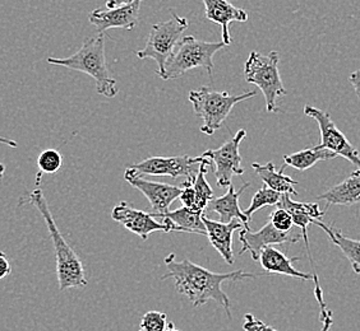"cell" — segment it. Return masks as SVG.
Masks as SVG:
<instances>
[{"instance_id":"cell-13","label":"cell","mask_w":360,"mask_h":331,"mask_svg":"<svg viewBox=\"0 0 360 331\" xmlns=\"http://www.w3.org/2000/svg\"><path fill=\"white\" fill-rule=\"evenodd\" d=\"M111 218L120 224H123L128 231L141 237L143 241L153 232H167L164 223H160L153 217V214L146 213L122 201L115 205L111 212Z\"/></svg>"},{"instance_id":"cell-8","label":"cell","mask_w":360,"mask_h":331,"mask_svg":"<svg viewBox=\"0 0 360 331\" xmlns=\"http://www.w3.org/2000/svg\"><path fill=\"white\" fill-rule=\"evenodd\" d=\"M245 137L247 131L240 129L217 149H208L202 154L203 158L208 159L211 165H214V173L219 187H230L233 184V176H242L244 173L239 149Z\"/></svg>"},{"instance_id":"cell-33","label":"cell","mask_w":360,"mask_h":331,"mask_svg":"<svg viewBox=\"0 0 360 331\" xmlns=\"http://www.w3.org/2000/svg\"><path fill=\"white\" fill-rule=\"evenodd\" d=\"M349 81L353 84L355 93H356L360 98V69L353 72V73L350 74V76H349Z\"/></svg>"},{"instance_id":"cell-18","label":"cell","mask_w":360,"mask_h":331,"mask_svg":"<svg viewBox=\"0 0 360 331\" xmlns=\"http://www.w3.org/2000/svg\"><path fill=\"white\" fill-rule=\"evenodd\" d=\"M203 214L195 213L193 210L183 207L175 210H169L165 214L153 213V218H162L164 224L167 227V232H188L207 236L206 226L203 223Z\"/></svg>"},{"instance_id":"cell-21","label":"cell","mask_w":360,"mask_h":331,"mask_svg":"<svg viewBox=\"0 0 360 331\" xmlns=\"http://www.w3.org/2000/svg\"><path fill=\"white\" fill-rule=\"evenodd\" d=\"M252 168L259 176V179L264 181V187L272 189L277 193L295 195V196L298 195V191L295 190L298 182L291 179L290 176L285 175V166L280 168V171L275 170V165L272 162H269L266 165L252 163Z\"/></svg>"},{"instance_id":"cell-30","label":"cell","mask_w":360,"mask_h":331,"mask_svg":"<svg viewBox=\"0 0 360 331\" xmlns=\"http://www.w3.org/2000/svg\"><path fill=\"white\" fill-rule=\"evenodd\" d=\"M244 318H245V321L243 324L244 331H278L272 329L269 325L264 324V321L255 318L252 313H247Z\"/></svg>"},{"instance_id":"cell-6","label":"cell","mask_w":360,"mask_h":331,"mask_svg":"<svg viewBox=\"0 0 360 331\" xmlns=\"http://www.w3.org/2000/svg\"><path fill=\"white\" fill-rule=\"evenodd\" d=\"M280 55L277 51H271L269 55H262L257 51L250 53L244 65V78L250 84H256L264 93L266 110L270 114H277V98L286 96L284 83L278 72Z\"/></svg>"},{"instance_id":"cell-32","label":"cell","mask_w":360,"mask_h":331,"mask_svg":"<svg viewBox=\"0 0 360 331\" xmlns=\"http://www.w3.org/2000/svg\"><path fill=\"white\" fill-rule=\"evenodd\" d=\"M319 318H321V321H322V324H323V326H322V330L321 331L330 330V327L333 326V312L328 310V309L321 310Z\"/></svg>"},{"instance_id":"cell-10","label":"cell","mask_w":360,"mask_h":331,"mask_svg":"<svg viewBox=\"0 0 360 331\" xmlns=\"http://www.w3.org/2000/svg\"><path fill=\"white\" fill-rule=\"evenodd\" d=\"M203 157H191V156H175V157H150L145 161L128 166L136 173L143 176H169L172 179H178L180 176L187 180H194Z\"/></svg>"},{"instance_id":"cell-31","label":"cell","mask_w":360,"mask_h":331,"mask_svg":"<svg viewBox=\"0 0 360 331\" xmlns=\"http://www.w3.org/2000/svg\"><path fill=\"white\" fill-rule=\"evenodd\" d=\"M12 273V265L9 262L7 254L0 251V281L7 278Z\"/></svg>"},{"instance_id":"cell-14","label":"cell","mask_w":360,"mask_h":331,"mask_svg":"<svg viewBox=\"0 0 360 331\" xmlns=\"http://www.w3.org/2000/svg\"><path fill=\"white\" fill-rule=\"evenodd\" d=\"M143 0H134L128 6L114 8V9H96L90 14L89 20L92 26H95L98 34H105V31L111 28L134 29L139 22V9Z\"/></svg>"},{"instance_id":"cell-24","label":"cell","mask_w":360,"mask_h":331,"mask_svg":"<svg viewBox=\"0 0 360 331\" xmlns=\"http://www.w3.org/2000/svg\"><path fill=\"white\" fill-rule=\"evenodd\" d=\"M210 166L211 162L208 159L203 158L198 173L195 179L192 181V185L195 191V204L193 208V212L195 213H203L205 209L207 208L208 203L214 199V191L206 179V173Z\"/></svg>"},{"instance_id":"cell-7","label":"cell","mask_w":360,"mask_h":331,"mask_svg":"<svg viewBox=\"0 0 360 331\" xmlns=\"http://www.w3.org/2000/svg\"><path fill=\"white\" fill-rule=\"evenodd\" d=\"M170 12L173 14L172 20L153 25L145 48L136 53L139 59H153L158 62L159 68L156 74L160 78L165 72L167 60L174 54V48L179 45L184 31L189 26L187 18L180 17L173 9H170Z\"/></svg>"},{"instance_id":"cell-27","label":"cell","mask_w":360,"mask_h":331,"mask_svg":"<svg viewBox=\"0 0 360 331\" xmlns=\"http://www.w3.org/2000/svg\"><path fill=\"white\" fill-rule=\"evenodd\" d=\"M37 166H39L40 173H48V175L56 173L62 168V154L56 149H46L40 153L37 158Z\"/></svg>"},{"instance_id":"cell-3","label":"cell","mask_w":360,"mask_h":331,"mask_svg":"<svg viewBox=\"0 0 360 331\" xmlns=\"http://www.w3.org/2000/svg\"><path fill=\"white\" fill-rule=\"evenodd\" d=\"M49 64L82 72L96 82V92L101 96L112 98L119 93L118 83L111 76L105 56V35L86 39L81 48L68 58H49Z\"/></svg>"},{"instance_id":"cell-11","label":"cell","mask_w":360,"mask_h":331,"mask_svg":"<svg viewBox=\"0 0 360 331\" xmlns=\"http://www.w3.org/2000/svg\"><path fill=\"white\" fill-rule=\"evenodd\" d=\"M124 179L133 187H136L143 194L146 199L150 201L155 214H165L169 212V208L174 201L179 199L181 193V187H174L165 182H155L146 180L136 173L133 168L127 167L124 173Z\"/></svg>"},{"instance_id":"cell-37","label":"cell","mask_w":360,"mask_h":331,"mask_svg":"<svg viewBox=\"0 0 360 331\" xmlns=\"http://www.w3.org/2000/svg\"><path fill=\"white\" fill-rule=\"evenodd\" d=\"M167 331H180V330H176V329H175V326H174L173 323H169V325H167Z\"/></svg>"},{"instance_id":"cell-12","label":"cell","mask_w":360,"mask_h":331,"mask_svg":"<svg viewBox=\"0 0 360 331\" xmlns=\"http://www.w3.org/2000/svg\"><path fill=\"white\" fill-rule=\"evenodd\" d=\"M300 238V235L294 234L292 231L281 232L272 226L269 222L264 224L258 232H252L247 229H240L239 241L242 242V250L239 251V255L245 252H250L252 259L258 262L259 255L264 248L274 246V245H284V243H297Z\"/></svg>"},{"instance_id":"cell-1","label":"cell","mask_w":360,"mask_h":331,"mask_svg":"<svg viewBox=\"0 0 360 331\" xmlns=\"http://www.w3.org/2000/svg\"><path fill=\"white\" fill-rule=\"evenodd\" d=\"M165 265L167 273L161 276L162 281L173 279L176 290L180 295L188 297L194 307H200L210 301H215L228 313L230 320V299L228 295L222 290V283L256 278V276L245 273L243 270H236L225 274L214 273L189 262L187 259H181L179 262L176 260L175 254H170L165 257Z\"/></svg>"},{"instance_id":"cell-22","label":"cell","mask_w":360,"mask_h":331,"mask_svg":"<svg viewBox=\"0 0 360 331\" xmlns=\"http://www.w3.org/2000/svg\"><path fill=\"white\" fill-rule=\"evenodd\" d=\"M313 224L319 226L325 231L330 240L333 241V245H336L341 250V252L345 255L347 260L353 266L354 273L360 276V241L352 240L347 236L342 235V232L335 227H328L323 222H313Z\"/></svg>"},{"instance_id":"cell-23","label":"cell","mask_w":360,"mask_h":331,"mask_svg":"<svg viewBox=\"0 0 360 331\" xmlns=\"http://www.w3.org/2000/svg\"><path fill=\"white\" fill-rule=\"evenodd\" d=\"M336 157L338 156L335 153L327 149H321L317 145L314 148H308L300 152L286 154L283 158L285 166H290L292 168H297L298 171H307L316 163H319V161H330Z\"/></svg>"},{"instance_id":"cell-36","label":"cell","mask_w":360,"mask_h":331,"mask_svg":"<svg viewBox=\"0 0 360 331\" xmlns=\"http://www.w3.org/2000/svg\"><path fill=\"white\" fill-rule=\"evenodd\" d=\"M4 173H6V166L0 162V180L4 177Z\"/></svg>"},{"instance_id":"cell-25","label":"cell","mask_w":360,"mask_h":331,"mask_svg":"<svg viewBox=\"0 0 360 331\" xmlns=\"http://www.w3.org/2000/svg\"><path fill=\"white\" fill-rule=\"evenodd\" d=\"M276 207L285 209L289 214H305V215L311 217L312 219H317V221L325 215V212H322L319 209V205L317 203H298V201H292L290 195H288V194H283L281 195V199L278 201Z\"/></svg>"},{"instance_id":"cell-19","label":"cell","mask_w":360,"mask_h":331,"mask_svg":"<svg viewBox=\"0 0 360 331\" xmlns=\"http://www.w3.org/2000/svg\"><path fill=\"white\" fill-rule=\"evenodd\" d=\"M317 199L327 203L326 210L331 205L349 207L360 204V168L355 170L342 182L328 189L326 193L321 194Z\"/></svg>"},{"instance_id":"cell-29","label":"cell","mask_w":360,"mask_h":331,"mask_svg":"<svg viewBox=\"0 0 360 331\" xmlns=\"http://www.w3.org/2000/svg\"><path fill=\"white\" fill-rule=\"evenodd\" d=\"M270 222L274 227L281 232H289L294 226L290 214L281 208H277L274 213H271Z\"/></svg>"},{"instance_id":"cell-4","label":"cell","mask_w":360,"mask_h":331,"mask_svg":"<svg viewBox=\"0 0 360 331\" xmlns=\"http://www.w3.org/2000/svg\"><path fill=\"white\" fill-rule=\"evenodd\" d=\"M256 96V90L231 96L228 92H217L203 86L200 90H191L188 98L193 104L194 114L203 121L202 133L212 135L221 128L236 104Z\"/></svg>"},{"instance_id":"cell-17","label":"cell","mask_w":360,"mask_h":331,"mask_svg":"<svg viewBox=\"0 0 360 331\" xmlns=\"http://www.w3.org/2000/svg\"><path fill=\"white\" fill-rule=\"evenodd\" d=\"M250 182H245L238 191L233 187V184L228 187V193L222 195L220 198H216L208 203L207 209L208 212H214V213L219 214L220 221L221 223H230L231 221L240 222L244 229L250 231V218L242 212V209L239 207V196L242 195L248 187H250Z\"/></svg>"},{"instance_id":"cell-5","label":"cell","mask_w":360,"mask_h":331,"mask_svg":"<svg viewBox=\"0 0 360 331\" xmlns=\"http://www.w3.org/2000/svg\"><path fill=\"white\" fill-rule=\"evenodd\" d=\"M222 48H226L222 41H201L197 40L194 36L183 37L178 45V50L167 60L165 72L161 79H176L195 68H202L207 72L208 76H212L214 55Z\"/></svg>"},{"instance_id":"cell-35","label":"cell","mask_w":360,"mask_h":331,"mask_svg":"<svg viewBox=\"0 0 360 331\" xmlns=\"http://www.w3.org/2000/svg\"><path fill=\"white\" fill-rule=\"evenodd\" d=\"M0 143L1 144L8 145V147H11V148H17V142L15 140H12V139L4 138V137H1L0 135Z\"/></svg>"},{"instance_id":"cell-34","label":"cell","mask_w":360,"mask_h":331,"mask_svg":"<svg viewBox=\"0 0 360 331\" xmlns=\"http://www.w3.org/2000/svg\"><path fill=\"white\" fill-rule=\"evenodd\" d=\"M134 0H106L105 4L108 9H114V8L123 7V6H128L133 3Z\"/></svg>"},{"instance_id":"cell-20","label":"cell","mask_w":360,"mask_h":331,"mask_svg":"<svg viewBox=\"0 0 360 331\" xmlns=\"http://www.w3.org/2000/svg\"><path fill=\"white\" fill-rule=\"evenodd\" d=\"M297 260H299V257L290 259L274 246L264 248L262 252H261V255H259V259H258L261 266L264 268L267 274L292 276V278H298L302 281L313 279L312 274H307V273H303V271L295 269L292 266V262H297Z\"/></svg>"},{"instance_id":"cell-15","label":"cell","mask_w":360,"mask_h":331,"mask_svg":"<svg viewBox=\"0 0 360 331\" xmlns=\"http://www.w3.org/2000/svg\"><path fill=\"white\" fill-rule=\"evenodd\" d=\"M205 4L206 18L221 27L222 42L225 46L231 45V36L229 26L231 22L248 21V13L240 8L233 6L228 0H202Z\"/></svg>"},{"instance_id":"cell-9","label":"cell","mask_w":360,"mask_h":331,"mask_svg":"<svg viewBox=\"0 0 360 331\" xmlns=\"http://www.w3.org/2000/svg\"><path fill=\"white\" fill-rule=\"evenodd\" d=\"M304 115L316 120L319 124L321 131V144L319 148L327 149L335 153L336 156H341L356 166V168H360L359 151L340 131L328 112L307 104L304 107Z\"/></svg>"},{"instance_id":"cell-26","label":"cell","mask_w":360,"mask_h":331,"mask_svg":"<svg viewBox=\"0 0 360 331\" xmlns=\"http://www.w3.org/2000/svg\"><path fill=\"white\" fill-rule=\"evenodd\" d=\"M281 195H283V194L274 191L272 189H269L267 187L259 189V190L255 194V196H253V199H252V203H250L248 209L244 210V214L250 219L252 215L256 213L257 210H259V209H262L264 207L277 205L278 201L281 199Z\"/></svg>"},{"instance_id":"cell-16","label":"cell","mask_w":360,"mask_h":331,"mask_svg":"<svg viewBox=\"0 0 360 331\" xmlns=\"http://www.w3.org/2000/svg\"><path fill=\"white\" fill-rule=\"evenodd\" d=\"M203 223L206 226L210 243L215 248L216 251L221 255L222 259L228 262L229 265H233L234 264L233 234L236 231L243 229L244 226L236 219L230 223L212 221L206 214H203Z\"/></svg>"},{"instance_id":"cell-28","label":"cell","mask_w":360,"mask_h":331,"mask_svg":"<svg viewBox=\"0 0 360 331\" xmlns=\"http://www.w3.org/2000/svg\"><path fill=\"white\" fill-rule=\"evenodd\" d=\"M167 315L165 312L148 311L141 320L139 331H167Z\"/></svg>"},{"instance_id":"cell-2","label":"cell","mask_w":360,"mask_h":331,"mask_svg":"<svg viewBox=\"0 0 360 331\" xmlns=\"http://www.w3.org/2000/svg\"><path fill=\"white\" fill-rule=\"evenodd\" d=\"M22 204L34 205L40 212L44 221L46 223L49 235L56 250V276L59 282V290H67L70 288L86 287L87 279L84 264L81 262L79 256L77 255L76 251L70 248V243L60 234L41 189L36 187L34 191L27 194V196L21 198L20 205Z\"/></svg>"}]
</instances>
